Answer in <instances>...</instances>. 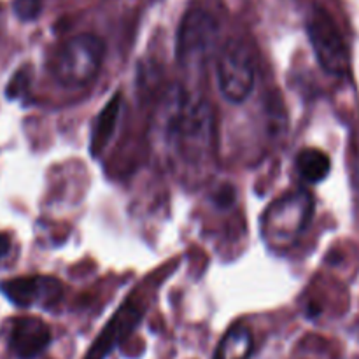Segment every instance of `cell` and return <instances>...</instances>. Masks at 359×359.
I'll return each mask as SVG.
<instances>
[{
    "label": "cell",
    "mask_w": 359,
    "mask_h": 359,
    "mask_svg": "<svg viewBox=\"0 0 359 359\" xmlns=\"http://www.w3.org/2000/svg\"><path fill=\"white\" fill-rule=\"evenodd\" d=\"M216 121L203 95L174 84L160 98L151 121L156 156L186 177L203 174L212 161Z\"/></svg>",
    "instance_id": "1"
},
{
    "label": "cell",
    "mask_w": 359,
    "mask_h": 359,
    "mask_svg": "<svg viewBox=\"0 0 359 359\" xmlns=\"http://www.w3.org/2000/svg\"><path fill=\"white\" fill-rule=\"evenodd\" d=\"M219 34V23L212 14L203 9L188 11L179 25L175 44L181 69L193 76L203 72L216 51Z\"/></svg>",
    "instance_id": "2"
},
{
    "label": "cell",
    "mask_w": 359,
    "mask_h": 359,
    "mask_svg": "<svg viewBox=\"0 0 359 359\" xmlns=\"http://www.w3.org/2000/svg\"><path fill=\"white\" fill-rule=\"evenodd\" d=\"M314 198L305 189L290 193L269 207L263 217V238L273 249H287L307 230Z\"/></svg>",
    "instance_id": "3"
},
{
    "label": "cell",
    "mask_w": 359,
    "mask_h": 359,
    "mask_svg": "<svg viewBox=\"0 0 359 359\" xmlns=\"http://www.w3.org/2000/svg\"><path fill=\"white\" fill-rule=\"evenodd\" d=\"M105 46L93 34H81L67 41L53 60V76L63 86H84L100 72Z\"/></svg>",
    "instance_id": "4"
},
{
    "label": "cell",
    "mask_w": 359,
    "mask_h": 359,
    "mask_svg": "<svg viewBox=\"0 0 359 359\" xmlns=\"http://www.w3.org/2000/svg\"><path fill=\"white\" fill-rule=\"evenodd\" d=\"M217 86L231 104L245 102L255 88L256 56L251 46L242 39H230L216 58Z\"/></svg>",
    "instance_id": "5"
},
{
    "label": "cell",
    "mask_w": 359,
    "mask_h": 359,
    "mask_svg": "<svg viewBox=\"0 0 359 359\" xmlns=\"http://www.w3.org/2000/svg\"><path fill=\"white\" fill-rule=\"evenodd\" d=\"M307 35L319 65L328 74L342 77L349 72V51L335 20L328 11L316 6L307 20Z\"/></svg>",
    "instance_id": "6"
},
{
    "label": "cell",
    "mask_w": 359,
    "mask_h": 359,
    "mask_svg": "<svg viewBox=\"0 0 359 359\" xmlns=\"http://www.w3.org/2000/svg\"><path fill=\"white\" fill-rule=\"evenodd\" d=\"M0 291L18 307H51L62 298L63 287L55 277H16L0 284Z\"/></svg>",
    "instance_id": "7"
},
{
    "label": "cell",
    "mask_w": 359,
    "mask_h": 359,
    "mask_svg": "<svg viewBox=\"0 0 359 359\" xmlns=\"http://www.w3.org/2000/svg\"><path fill=\"white\" fill-rule=\"evenodd\" d=\"M144 318V307L137 304L135 300L123 302L121 307L114 312L105 328L98 335V339L91 344L90 351H88L84 359H105L116 346L123 342L137 326L140 325Z\"/></svg>",
    "instance_id": "8"
},
{
    "label": "cell",
    "mask_w": 359,
    "mask_h": 359,
    "mask_svg": "<svg viewBox=\"0 0 359 359\" xmlns=\"http://www.w3.org/2000/svg\"><path fill=\"white\" fill-rule=\"evenodd\" d=\"M51 344V330L42 319H16L11 330L9 347L20 359H34L41 356Z\"/></svg>",
    "instance_id": "9"
},
{
    "label": "cell",
    "mask_w": 359,
    "mask_h": 359,
    "mask_svg": "<svg viewBox=\"0 0 359 359\" xmlns=\"http://www.w3.org/2000/svg\"><path fill=\"white\" fill-rule=\"evenodd\" d=\"M119 116H121V97L114 95L105 104V107L102 109L98 118L95 119L90 140V151L93 158L100 156L105 147H107V144L111 142L112 135H114L116 128H118Z\"/></svg>",
    "instance_id": "10"
},
{
    "label": "cell",
    "mask_w": 359,
    "mask_h": 359,
    "mask_svg": "<svg viewBox=\"0 0 359 359\" xmlns=\"http://www.w3.org/2000/svg\"><path fill=\"white\" fill-rule=\"evenodd\" d=\"M252 354V335L245 325H235L217 346L214 359H249Z\"/></svg>",
    "instance_id": "11"
},
{
    "label": "cell",
    "mask_w": 359,
    "mask_h": 359,
    "mask_svg": "<svg viewBox=\"0 0 359 359\" xmlns=\"http://www.w3.org/2000/svg\"><path fill=\"white\" fill-rule=\"evenodd\" d=\"M297 170L304 181L311 182V184H318L323 182L332 172V160L326 153L316 147H309V149H302L297 156Z\"/></svg>",
    "instance_id": "12"
},
{
    "label": "cell",
    "mask_w": 359,
    "mask_h": 359,
    "mask_svg": "<svg viewBox=\"0 0 359 359\" xmlns=\"http://www.w3.org/2000/svg\"><path fill=\"white\" fill-rule=\"evenodd\" d=\"M28 88H30V72L27 69H21L11 77L9 84H7L6 95L11 100H16V98H21L23 95H27Z\"/></svg>",
    "instance_id": "13"
},
{
    "label": "cell",
    "mask_w": 359,
    "mask_h": 359,
    "mask_svg": "<svg viewBox=\"0 0 359 359\" xmlns=\"http://www.w3.org/2000/svg\"><path fill=\"white\" fill-rule=\"evenodd\" d=\"M13 9L21 21H34L41 14L42 2L41 0H14Z\"/></svg>",
    "instance_id": "14"
},
{
    "label": "cell",
    "mask_w": 359,
    "mask_h": 359,
    "mask_svg": "<svg viewBox=\"0 0 359 359\" xmlns=\"http://www.w3.org/2000/svg\"><path fill=\"white\" fill-rule=\"evenodd\" d=\"M11 251V238L7 235L0 233V259L6 258Z\"/></svg>",
    "instance_id": "15"
}]
</instances>
